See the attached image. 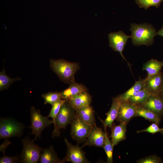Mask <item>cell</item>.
I'll return each instance as SVG.
<instances>
[{
  "label": "cell",
  "mask_w": 163,
  "mask_h": 163,
  "mask_svg": "<svg viewBox=\"0 0 163 163\" xmlns=\"http://www.w3.org/2000/svg\"><path fill=\"white\" fill-rule=\"evenodd\" d=\"M131 38L133 44L136 46H149L154 42V38L156 32L154 27L146 23L137 24H131Z\"/></svg>",
  "instance_id": "6da1fadb"
},
{
  "label": "cell",
  "mask_w": 163,
  "mask_h": 163,
  "mask_svg": "<svg viewBox=\"0 0 163 163\" xmlns=\"http://www.w3.org/2000/svg\"><path fill=\"white\" fill-rule=\"evenodd\" d=\"M50 64L52 70L62 80L69 84L75 82V74L79 68L78 63L61 59H51Z\"/></svg>",
  "instance_id": "7a4b0ae2"
},
{
  "label": "cell",
  "mask_w": 163,
  "mask_h": 163,
  "mask_svg": "<svg viewBox=\"0 0 163 163\" xmlns=\"http://www.w3.org/2000/svg\"><path fill=\"white\" fill-rule=\"evenodd\" d=\"M34 139L27 137L22 139L23 148L20 157V162L23 163H37L40 161L43 149L34 143Z\"/></svg>",
  "instance_id": "3957f363"
},
{
  "label": "cell",
  "mask_w": 163,
  "mask_h": 163,
  "mask_svg": "<svg viewBox=\"0 0 163 163\" xmlns=\"http://www.w3.org/2000/svg\"><path fill=\"white\" fill-rule=\"evenodd\" d=\"M75 114V110L66 101L62 106L56 119L52 137L59 136L60 129L65 128L69 124L71 123Z\"/></svg>",
  "instance_id": "277c9868"
},
{
  "label": "cell",
  "mask_w": 163,
  "mask_h": 163,
  "mask_svg": "<svg viewBox=\"0 0 163 163\" xmlns=\"http://www.w3.org/2000/svg\"><path fill=\"white\" fill-rule=\"evenodd\" d=\"M31 124L29 127L32 131L31 134L35 135L34 139L40 138L42 132L46 127L53 124V120H50L47 117L42 116L39 110H36L32 106L30 109Z\"/></svg>",
  "instance_id": "5b68a950"
},
{
  "label": "cell",
  "mask_w": 163,
  "mask_h": 163,
  "mask_svg": "<svg viewBox=\"0 0 163 163\" xmlns=\"http://www.w3.org/2000/svg\"><path fill=\"white\" fill-rule=\"evenodd\" d=\"M71 123L72 138L78 142L87 140L93 126L85 122L76 113Z\"/></svg>",
  "instance_id": "8992f818"
},
{
  "label": "cell",
  "mask_w": 163,
  "mask_h": 163,
  "mask_svg": "<svg viewBox=\"0 0 163 163\" xmlns=\"http://www.w3.org/2000/svg\"><path fill=\"white\" fill-rule=\"evenodd\" d=\"M24 126L15 121L9 119H2L0 123V138L8 139L9 138L20 136Z\"/></svg>",
  "instance_id": "52a82bcc"
},
{
  "label": "cell",
  "mask_w": 163,
  "mask_h": 163,
  "mask_svg": "<svg viewBox=\"0 0 163 163\" xmlns=\"http://www.w3.org/2000/svg\"><path fill=\"white\" fill-rule=\"evenodd\" d=\"M65 142L67 146L66 157L64 158L65 162L72 163H88L89 162L87 159L85 152L82 148L78 145H74L69 142L66 138Z\"/></svg>",
  "instance_id": "ba28073f"
},
{
  "label": "cell",
  "mask_w": 163,
  "mask_h": 163,
  "mask_svg": "<svg viewBox=\"0 0 163 163\" xmlns=\"http://www.w3.org/2000/svg\"><path fill=\"white\" fill-rule=\"evenodd\" d=\"M108 37L110 47L115 51L119 52L122 57L129 64L123 56V52L128 39L131 38V36H127L122 31H120L110 33Z\"/></svg>",
  "instance_id": "9c48e42d"
},
{
  "label": "cell",
  "mask_w": 163,
  "mask_h": 163,
  "mask_svg": "<svg viewBox=\"0 0 163 163\" xmlns=\"http://www.w3.org/2000/svg\"><path fill=\"white\" fill-rule=\"evenodd\" d=\"M137 105L131 104L128 101L122 103L116 120L127 125L131 119L137 116Z\"/></svg>",
  "instance_id": "30bf717a"
},
{
  "label": "cell",
  "mask_w": 163,
  "mask_h": 163,
  "mask_svg": "<svg viewBox=\"0 0 163 163\" xmlns=\"http://www.w3.org/2000/svg\"><path fill=\"white\" fill-rule=\"evenodd\" d=\"M160 117L163 115V97L161 94H150L144 103L138 105Z\"/></svg>",
  "instance_id": "8fae6325"
},
{
  "label": "cell",
  "mask_w": 163,
  "mask_h": 163,
  "mask_svg": "<svg viewBox=\"0 0 163 163\" xmlns=\"http://www.w3.org/2000/svg\"><path fill=\"white\" fill-rule=\"evenodd\" d=\"M163 88V75L161 72L145 79L144 88L151 94H161Z\"/></svg>",
  "instance_id": "7c38bea8"
},
{
  "label": "cell",
  "mask_w": 163,
  "mask_h": 163,
  "mask_svg": "<svg viewBox=\"0 0 163 163\" xmlns=\"http://www.w3.org/2000/svg\"><path fill=\"white\" fill-rule=\"evenodd\" d=\"M105 135V131L104 132L101 128L97 127L96 125L93 126L87 138V141L83 147L88 145L103 148Z\"/></svg>",
  "instance_id": "4fadbf2b"
},
{
  "label": "cell",
  "mask_w": 163,
  "mask_h": 163,
  "mask_svg": "<svg viewBox=\"0 0 163 163\" xmlns=\"http://www.w3.org/2000/svg\"><path fill=\"white\" fill-rule=\"evenodd\" d=\"M66 100L73 108L76 110L90 105L91 97L86 91Z\"/></svg>",
  "instance_id": "5bb4252c"
},
{
  "label": "cell",
  "mask_w": 163,
  "mask_h": 163,
  "mask_svg": "<svg viewBox=\"0 0 163 163\" xmlns=\"http://www.w3.org/2000/svg\"><path fill=\"white\" fill-rule=\"evenodd\" d=\"M121 103L117 96L113 98V99L112 103L110 109L106 114L107 116L106 118L104 120L100 119L103 124L105 130H106L107 127H109L110 129L112 128L113 122L117 117Z\"/></svg>",
  "instance_id": "9a60e30c"
},
{
  "label": "cell",
  "mask_w": 163,
  "mask_h": 163,
  "mask_svg": "<svg viewBox=\"0 0 163 163\" xmlns=\"http://www.w3.org/2000/svg\"><path fill=\"white\" fill-rule=\"evenodd\" d=\"M126 125L125 123L120 122L118 125L113 126L111 129L110 137L111 141L113 146L126 139Z\"/></svg>",
  "instance_id": "2e32d148"
},
{
  "label": "cell",
  "mask_w": 163,
  "mask_h": 163,
  "mask_svg": "<svg viewBox=\"0 0 163 163\" xmlns=\"http://www.w3.org/2000/svg\"><path fill=\"white\" fill-rule=\"evenodd\" d=\"M40 161L41 163H62L65 162L64 159L62 160L59 159L52 146L43 149Z\"/></svg>",
  "instance_id": "e0dca14e"
},
{
  "label": "cell",
  "mask_w": 163,
  "mask_h": 163,
  "mask_svg": "<svg viewBox=\"0 0 163 163\" xmlns=\"http://www.w3.org/2000/svg\"><path fill=\"white\" fill-rule=\"evenodd\" d=\"M86 87L83 85L75 82L70 84L69 87L61 92L62 98L67 100L69 98L87 91Z\"/></svg>",
  "instance_id": "ac0fdd59"
},
{
  "label": "cell",
  "mask_w": 163,
  "mask_h": 163,
  "mask_svg": "<svg viewBox=\"0 0 163 163\" xmlns=\"http://www.w3.org/2000/svg\"><path fill=\"white\" fill-rule=\"evenodd\" d=\"M145 79H140L136 81L135 84L128 90L123 94L117 96L121 103L127 101L141 90L144 88Z\"/></svg>",
  "instance_id": "d6986e66"
},
{
  "label": "cell",
  "mask_w": 163,
  "mask_h": 163,
  "mask_svg": "<svg viewBox=\"0 0 163 163\" xmlns=\"http://www.w3.org/2000/svg\"><path fill=\"white\" fill-rule=\"evenodd\" d=\"M75 110L76 114L85 122L93 126L96 125L94 111L90 105Z\"/></svg>",
  "instance_id": "ffe728a7"
},
{
  "label": "cell",
  "mask_w": 163,
  "mask_h": 163,
  "mask_svg": "<svg viewBox=\"0 0 163 163\" xmlns=\"http://www.w3.org/2000/svg\"><path fill=\"white\" fill-rule=\"evenodd\" d=\"M163 66V62L152 59L145 63L143 66L142 70L148 73L147 78L156 75L161 72Z\"/></svg>",
  "instance_id": "44dd1931"
},
{
  "label": "cell",
  "mask_w": 163,
  "mask_h": 163,
  "mask_svg": "<svg viewBox=\"0 0 163 163\" xmlns=\"http://www.w3.org/2000/svg\"><path fill=\"white\" fill-rule=\"evenodd\" d=\"M137 105V116L142 117L150 121L159 124L161 119L160 117L152 112Z\"/></svg>",
  "instance_id": "7402d4cb"
},
{
  "label": "cell",
  "mask_w": 163,
  "mask_h": 163,
  "mask_svg": "<svg viewBox=\"0 0 163 163\" xmlns=\"http://www.w3.org/2000/svg\"><path fill=\"white\" fill-rule=\"evenodd\" d=\"M150 94L144 88L131 97L127 101L133 104L139 105L145 102Z\"/></svg>",
  "instance_id": "603a6c76"
},
{
  "label": "cell",
  "mask_w": 163,
  "mask_h": 163,
  "mask_svg": "<svg viewBox=\"0 0 163 163\" xmlns=\"http://www.w3.org/2000/svg\"><path fill=\"white\" fill-rule=\"evenodd\" d=\"M20 78H13L7 75L4 69L0 72V91L8 89L10 86L15 81H18Z\"/></svg>",
  "instance_id": "cb8c5ba5"
},
{
  "label": "cell",
  "mask_w": 163,
  "mask_h": 163,
  "mask_svg": "<svg viewBox=\"0 0 163 163\" xmlns=\"http://www.w3.org/2000/svg\"><path fill=\"white\" fill-rule=\"evenodd\" d=\"M105 130V139L103 147L106 153L107 158V162L113 163V150L114 146L108 137L107 133Z\"/></svg>",
  "instance_id": "d4e9b609"
},
{
  "label": "cell",
  "mask_w": 163,
  "mask_h": 163,
  "mask_svg": "<svg viewBox=\"0 0 163 163\" xmlns=\"http://www.w3.org/2000/svg\"><path fill=\"white\" fill-rule=\"evenodd\" d=\"M42 97L44 100V103L50 104L51 105L56 101L62 98L61 92H50L43 94Z\"/></svg>",
  "instance_id": "484cf974"
},
{
  "label": "cell",
  "mask_w": 163,
  "mask_h": 163,
  "mask_svg": "<svg viewBox=\"0 0 163 163\" xmlns=\"http://www.w3.org/2000/svg\"><path fill=\"white\" fill-rule=\"evenodd\" d=\"M135 1L140 8L147 9L151 6L158 8L163 0H135Z\"/></svg>",
  "instance_id": "4316f807"
},
{
  "label": "cell",
  "mask_w": 163,
  "mask_h": 163,
  "mask_svg": "<svg viewBox=\"0 0 163 163\" xmlns=\"http://www.w3.org/2000/svg\"><path fill=\"white\" fill-rule=\"evenodd\" d=\"M65 99H60L54 103L52 106V109L49 115L47 117L48 118L51 117L52 118L54 123L56 119L62 104L66 102ZM53 123V124H54Z\"/></svg>",
  "instance_id": "83f0119b"
},
{
  "label": "cell",
  "mask_w": 163,
  "mask_h": 163,
  "mask_svg": "<svg viewBox=\"0 0 163 163\" xmlns=\"http://www.w3.org/2000/svg\"><path fill=\"white\" fill-rule=\"evenodd\" d=\"M163 130V128H161L158 126V124L153 123L146 128L138 130L137 133L142 132H147L151 134H155L158 132H160Z\"/></svg>",
  "instance_id": "f1b7e54d"
},
{
  "label": "cell",
  "mask_w": 163,
  "mask_h": 163,
  "mask_svg": "<svg viewBox=\"0 0 163 163\" xmlns=\"http://www.w3.org/2000/svg\"><path fill=\"white\" fill-rule=\"evenodd\" d=\"M137 163H159L162 162L161 159L155 155L149 156L138 160Z\"/></svg>",
  "instance_id": "f546056e"
},
{
  "label": "cell",
  "mask_w": 163,
  "mask_h": 163,
  "mask_svg": "<svg viewBox=\"0 0 163 163\" xmlns=\"http://www.w3.org/2000/svg\"><path fill=\"white\" fill-rule=\"evenodd\" d=\"M20 157L17 156L15 157H10L7 156L5 155L0 158V163H15L20 162Z\"/></svg>",
  "instance_id": "4dcf8cb0"
},
{
  "label": "cell",
  "mask_w": 163,
  "mask_h": 163,
  "mask_svg": "<svg viewBox=\"0 0 163 163\" xmlns=\"http://www.w3.org/2000/svg\"><path fill=\"white\" fill-rule=\"evenodd\" d=\"M8 139H6L4 143L0 146V151L3 152L4 155L5 154V152L6 149L8 145L11 144V142Z\"/></svg>",
  "instance_id": "1f68e13d"
},
{
  "label": "cell",
  "mask_w": 163,
  "mask_h": 163,
  "mask_svg": "<svg viewBox=\"0 0 163 163\" xmlns=\"http://www.w3.org/2000/svg\"><path fill=\"white\" fill-rule=\"evenodd\" d=\"M157 35L163 37V25L161 28L156 32V35Z\"/></svg>",
  "instance_id": "d6a6232c"
},
{
  "label": "cell",
  "mask_w": 163,
  "mask_h": 163,
  "mask_svg": "<svg viewBox=\"0 0 163 163\" xmlns=\"http://www.w3.org/2000/svg\"><path fill=\"white\" fill-rule=\"evenodd\" d=\"M161 94L162 95V96L163 97V89H162V91Z\"/></svg>",
  "instance_id": "836d02e7"
},
{
  "label": "cell",
  "mask_w": 163,
  "mask_h": 163,
  "mask_svg": "<svg viewBox=\"0 0 163 163\" xmlns=\"http://www.w3.org/2000/svg\"><path fill=\"white\" fill-rule=\"evenodd\" d=\"M160 133L163 135V130L161 131L160 132Z\"/></svg>",
  "instance_id": "e575fe53"
}]
</instances>
